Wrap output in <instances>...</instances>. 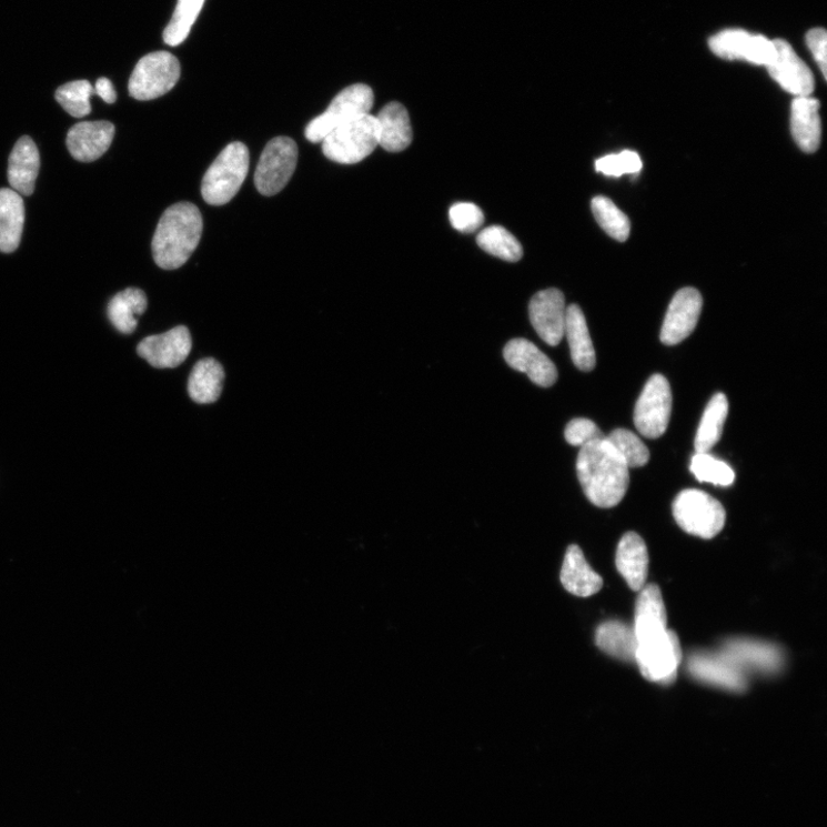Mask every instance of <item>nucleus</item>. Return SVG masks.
Instances as JSON below:
<instances>
[{"mask_svg":"<svg viewBox=\"0 0 827 827\" xmlns=\"http://www.w3.org/2000/svg\"><path fill=\"white\" fill-rule=\"evenodd\" d=\"M623 458L607 438L581 447L577 474L587 500L597 507L617 506L631 483V475Z\"/></svg>","mask_w":827,"mask_h":827,"instance_id":"f257e3e1","label":"nucleus"},{"mask_svg":"<svg viewBox=\"0 0 827 827\" xmlns=\"http://www.w3.org/2000/svg\"><path fill=\"white\" fill-rule=\"evenodd\" d=\"M203 216L195 205L182 202L162 214L152 241L158 266L174 271L191 258L203 235Z\"/></svg>","mask_w":827,"mask_h":827,"instance_id":"f03ea898","label":"nucleus"},{"mask_svg":"<svg viewBox=\"0 0 827 827\" xmlns=\"http://www.w3.org/2000/svg\"><path fill=\"white\" fill-rule=\"evenodd\" d=\"M250 169V153L245 144L234 142L219 154L202 183L204 201L213 206L228 204L239 193Z\"/></svg>","mask_w":827,"mask_h":827,"instance_id":"7ed1b4c3","label":"nucleus"},{"mask_svg":"<svg viewBox=\"0 0 827 827\" xmlns=\"http://www.w3.org/2000/svg\"><path fill=\"white\" fill-rule=\"evenodd\" d=\"M379 147L376 117H357L331 131L322 141L324 155L334 162L354 164L370 157Z\"/></svg>","mask_w":827,"mask_h":827,"instance_id":"20e7f679","label":"nucleus"},{"mask_svg":"<svg viewBox=\"0 0 827 827\" xmlns=\"http://www.w3.org/2000/svg\"><path fill=\"white\" fill-rule=\"evenodd\" d=\"M674 517L683 531L703 539L716 537L725 525L722 504L700 490H684L673 506Z\"/></svg>","mask_w":827,"mask_h":827,"instance_id":"39448f33","label":"nucleus"},{"mask_svg":"<svg viewBox=\"0 0 827 827\" xmlns=\"http://www.w3.org/2000/svg\"><path fill=\"white\" fill-rule=\"evenodd\" d=\"M374 92L366 84H353L341 91L324 113L313 119L305 130L311 143L322 141L342 124L361 115L370 114L374 105Z\"/></svg>","mask_w":827,"mask_h":827,"instance_id":"423d86ee","label":"nucleus"},{"mask_svg":"<svg viewBox=\"0 0 827 827\" xmlns=\"http://www.w3.org/2000/svg\"><path fill=\"white\" fill-rule=\"evenodd\" d=\"M181 78L179 59L158 51L143 57L129 80V93L138 101H152L169 93Z\"/></svg>","mask_w":827,"mask_h":827,"instance_id":"0eeeda50","label":"nucleus"},{"mask_svg":"<svg viewBox=\"0 0 827 827\" xmlns=\"http://www.w3.org/2000/svg\"><path fill=\"white\" fill-rule=\"evenodd\" d=\"M683 653L678 636L666 632L638 643L636 664L642 675L659 685H672L677 679Z\"/></svg>","mask_w":827,"mask_h":827,"instance_id":"6e6552de","label":"nucleus"},{"mask_svg":"<svg viewBox=\"0 0 827 827\" xmlns=\"http://www.w3.org/2000/svg\"><path fill=\"white\" fill-rule=\"evenodd\" d=\"M297 162V147L290 138L273 139L261 153L256 165L254 183L263 195L281 192L292 175Z\"/></svg>","mask_w":827,"mask_h":827,"instance_id":"1a4fd4ad","label":"nucleus"},{"mask_svg":"<svg viewBox=\"0 0 827 827\" xmlns=\"http://www.w3.org/2000/svg\"><path fill=\"white\" fill-rule=\"evenodd\" d=\"M673 411L668 380L653 375L646 383L635 410V424L646 438L656 440L667 432Z\"/></svg>","mask_w":827,"mask_h":827,"instance_id":"9d476101","label":"nucleus"},{"mask_svg":"<svg viewBox=\"0 0 827 827\" xmlns=\"http://www.w3.org/2000/svg\"><path fill=\"white\" fill-rule=\"evenodd\" d=\"M703 295L694 288L679 290L672 301L660 330V342L674 346L685 341L696 329L702 311Z\"/></svg>","mask_w":827,"mask_h":827,"instance_id":"9b49d317","label":"nucleus"},{"mask_svg":"<svg viewBox=\"0 0 827 827\" xmlns=\"http://www.w3.org/2000/svg\"><path fill=\"white\" fill-rule=\"evenodd\" d=\"M528 315L538 336L549 346L565 337L567 306L564 293L557 289L539 291L528 305Z\"/></svg>","mask_w":827,"mask_h":827,"instance_id":"f8f14e48","label":"nucleus"},{"mask_svg":"<svg viewBox=\"0 0 827 827\" xmlns=\"http://www.w3.org/2000/svg\"><path fill=\"white\" fill-rule=\"evenodd\" d=\"M687 669L699 682L740 693L748 687L746 673L723 653H694L688 657Z\"/></svg>","mask_w":827,"mask_h":827,"instance_id":"ddd939ff","label":"nucleus"},{"mask_svg":"<svg viewBox=\"0 0 827 827\" xmlns=\"http://www.w3.org/2000/svg\"><path fill=\"white\" fill-rule=\"evenodd\" d=\"M774 47L775 54L767 64L770 77L794 95H810L815 89V79L806 62L784 40H775Z\"/></svg>","mask_w":827,"mask_h":827,"instance_id":"4468645a","label":"nucleus"},{"mask_svg":"<svg viewBox=\"0 0 827 827\" xmlns=\"http://www.w3.org/2000/svg\"><path fill=\"white\" fill-rule=\"evenodd\" d=\"M712 51L725 60H746L766 65L775 54L774 42L765 37L750 36L744 30H724L709 41Z\"/></svg>","mask_w":827,"mask_h":827,"instance_id":"2eb2a0df","label":"nucleus"},{"mask_svg":"<svg viewBox=\"0 0 827 827\" xmlns=\"http://www.w3.org/2000/svg\"><path fill=\"white\" fill-rule=\"evenodd\" d=\"M192 350L190 331L179 325L168 333L150 336L141 342L139 354L154 369H177L182 365Z\"/></svg>","mask_w":827,"mask_h":827,"instance_id":"dca6fc26","label":"nucleus"},{"mask_svg":"<svg viewBox=\"0 0 827 827\" xmlns=\"http://www.w3.org/2000/svg\"><path fill=\"white\" fill-rule=\"evenodd\" d=\"M724 655L732 658L745 673L776 674L784 665L780 647L753 639H730L723 646Z\"/></svg>","mask_w":827,"mask_h":827,"instance_id":"f3484780","label":"nucleus"},{"mask_svg":"<svg viewBox=\"0 0 827 827\" xmlns=\"http://www.w3.org/2000/svg\"><path fill=\"white\" fill-rule=\"evenodd\" d=\"M504 356L513 370L526 374L539 386L549 387L557 380L553 361L532 342L512 340L505 346Z\"/></svg>","mask_w":827,"mask_h":827,"instance_id":"a211bd4d","label":"nucleus"},{"mask_svg":"<svg viewBox=\"0 0 827 827\" xmlns=\"http://www.w3.org/2000/svg\"><path fill=\"white\" fill-rule=\"evenodd\" d=\"M114 135L115 127L109 121H84L70 129L65 142L75 160L92 162L107 153Z\"/></svg>","mask_w":827,"mask_h":827,"instance_id":"6ab92c4d","label":"nucleus"},{"mask_svg":"<svg viewBox=\"0 0 827 827\" xmlns=\"http://www.w3.org/2000/svg\"><path fill=\"white\" fill-rule=\"evenodd\" d=\"M820 104L817 99L796 97L791 103L790 130L794 141L806 153L818 150L821 139Z\"/></svg>","mask_w":827,"mask_h":827,"instance_id":"aec40b11","label":"nucleus"},{"mask_svg":"<svg viewBox=\"0 0 827 827\" xmlns=\"http://www.w3.org/2000/svg\"><path fill=\"white\" fill-rule=\"evenodd\" d=\"M634 631L638 643L667 631V609L660 589L655 584L639 591Z\"/></svg>","mask_w":827,"mask_h":827,"instance_id":"412c9836","label":"nucleus"},{"mask_svg":"<svg viewBox=\"0 0 827 827\" xmlns=\"http://www.w3.org/2000/svg\"><path fill=\"white\" fill-rule=\"evenodd\" d=\"M648 551L644 539L636 533L625 534L617 547L616 567L633 591L639 592L648 576Z\"/></svg>","mask_w":827,"mask_h":827,"instance_id":"4be33fe9","label":"nucleus"},{"mask_svg":"<svg viewBox=\"0 0 827 827\" xmlns=\"http://www.w3.org/2000/svg\"><path fill=\"white\" fill-rule=\"evenodd\" d=\"M40 152L34 141L21 138L10 155L8 178L12 190L23 195L34 193L40 172Z\"/></svg>","mask_w":827,"mask_h":827,"instance_id":"5701e85b","label":"nucleus"},{"mask_svg":"<svg viewBox=\"0 0 827 827\" xmlns=\"http://www.w3.org/2000/svg\"><path fill=\"white\" fill-rule=\"evenodd\" d=\"M561 583L576 597L588 598L604 586V579L595 573L577 545L568 547L561 569Z\"/></svg>","mask_w":827,"mask_h":827,"instance_id":"b1692460","label":"nucleus"},{"mask_svg":"<svg viewBox=\"0 0 827 827\" xmlns=\"http://www.w3.org/2000/svg\"><path fill=\"white\" fill-rule=\"evenodd\" d=\"M379 123V145L387 152H402L413 141L410 114L401 103H390L376 117Z\"/></svg>","mask_w":827,"mask_h":827,"instance_id":"393cba45","label":"nucleus"},{"mask_svg":"<svg viewBox=\"0 0 827 827\" xmlns=\"http://www.w3.org/2000/svg\"><path fill=\"white\" fill-rule=\"evenodd\" d=\"M24 218L22 196L12 189H0V252L12 253L19 248Z\"/></svg>","mask_w":827,"mask_h":827,"instance_id":"a878e982","label":"nucleus"},{"mask_svg":"<svg viewBox=\"0 0 827 827\" xmlns=\"http://www.w3.org/2000/svg\"><path fill=\"white\" fill-rule=\"evenodd\" d=\"M224 382L221 363L212 357L198 361L190 374L188 392L196 404H213L219 401Z\"/></svg>","mask_w":827,"mask_h":827,"instance_id":"bb28decb","label":"nucleus"},{"mask_svg":"<svg viewBox=\"0 0 827 827\" xmlns=\"http://www.w3.org/2000/svg\"><path fill=\"white\" fill-rule=\"evenodd\" d=\"M565 336L568 340L575 366L583 372L593 371L597 357H595L586 319L578 305L567 307Z\"/></svg>","mask_w":827,"mask_h":827,"instance_id":"cd10ccee","label":"nucleus"},{"mask_svg":"<svg viewBox=\"0 0 827 827\" xmlns=\"http://www.w3.org/2000/svg\"><path fill=\"white\" fill-rule=\"evenodd\" d=\"M595 644L606 654L624 662H635L638 641L631 626L621 621L603 623L595 633Z\"/></svg>","mask_w":827,"mask_h":827,"instance_id":"c85d7f7f","label":"nucleus"},{"mask_svg":"<svg viewBox=\"0 0 827 827\" xmlns=\"http://www.w3.org/2000/svg\"><path fill=\"white\" fill-rule=\"evenodd\" d=\"M148 309V297L138 288H128L113 296L109 305V317L122 334L134 333L138 327V316Z\"/></svg>","mask_w":827,"mask_h":827,"instance_id":"c756f323","label":"nucleus"},{"mask_svg":"<svg viewBox=\"0 0 827 827\" xmlns=\"http://www.w3.org/2000/svg\"><path fill=\"white\" fill-rule=\"evenodd\" d=\"M727 414H729V402L726 395L715 394L705 410L696 441H694L697 453H709L719 442Z\"/></svg>","mask_w":827,"mask_h":827,"instance_id":"7c9ffc66","label":"nucleus"},{"mask_svg":"<svg viewBox=\"0 0 827 827\" xmlns=\"http://www.w3.org/2000/svg\"><path fill=\"white\" fill-rule=\"evenodd\" d=\"M205 0H179L172 20L163 31V41L170 47H179L189 37L200 17Z\"/></svg>","mask_w":827,"mask_h":827,"instance_id":"2f4dec72","label":"nucleus"},{"mask_svg":"<svg viewBox=\"0 0 827 827\" xmlns=\"http://www.w3.org/2000/svg\"><path fill=\"white\" fill-rule=\"evenodd\" d=\"M592 213L612 239L626 242L631 236V220L607 196H595L591 203Z\"/></svg>","mask_w":827,"mask_h":827,"instance_id":"473e14b6","label":"nucleus"},{"mask_svg":"<svg viewBox=\"0 0 827 827\" xmlns=\"http://www.w3.org/2000/svg\"><path fill=\"white\" fill-rule=\"evenodd\" d=\"M477 244L488 254L508 262H516L523 256L521 243L501 225H492L482 230Z\"/></svg>","mask_w":827,"mask_h":827,"instance_id":"72a5a7b5","label":"nucleus"},{"mask_svg":"<svg viewBox=\"0 0 827 827\" xmlns=\"http://www.w3.org/2000/svg\"><path fill=\"white\" fill-rule=\"evenodd\" d=\"M611 445L626 463L628 468H639L647 465L649 451L644 442L631 430L617 428L608 437Z\"/></svg>","mask_w":827,"mask_h":827,"instance_id":"f704fd0d","label":"nucleus"},{"mask_svg":"<svg viewBox=\"0 0 827 827\" xmlns=\"http://www.w3.org/2000/svg\"><path fill=\"white\" fill-rule=\"evenodd\" d=\"M690 472L699 482L714 485L730 486L736 480L734 470L709 453L694 455L690 462Z\"/></svg>","mask_w":827,"mask_h":827,"instance_id":"c9c22d12","label":"nucleus"},{"mask_svg":"<svg viewBox=\"0 0 827 827\" xmlns=\"http://www.w3.org/2000/svg\"><path fill=\"white\" fill-rule=\"evenodd\" d=\"M93 93L91 83L81 80L61 85L56 92V99L65 112L81 119L91 113L90 98Z\"/></svg>","mask_w":827,"mask_h":827,"instance_id":"e433bc0d","label":"nucleus"},{"mask_svg":"<svg viewBox=\"0 0 827 827\" xmlns=\"http://www.w3.org/2000/svg\"><path fill=\"white\" fill-rule=\"evenodd\" d=\"M595 170L606 177L621 178L625 174H639L643 170V161L637 152L623 151L619 154H609L595 162Z\"/></svg>","mask_w":827,"mask_h":827,"instance_id":"4c0bfd02","label":"nucleus"},{"mask_svg":"<svg viewBox=\"0 0 827 827\" xmlns=\"http://www.w3.org/2000/svg\"><path fill=\"white\" fill-rule=\"evenodd\" d=\"M451 223L461 233H474L483 223L482 210L472 203H457L450 210Z\"/></svg>","mask_w":827,"mask_h":827,"instance_id":"58836bf2","label":"nucleus"},{"mask_svg":"<svg viewBox=\"0 0 827 827\" xmlns=\"http://www.w3.org/2000/svg\"><path fill=\"white\" fill-rule=\"evenodd\" d=\"M565 438L571 445L583 447L591 442L606 438V436L593 421L575 418L568 423L565 430Z\"/></svg>","mask_w":827,"mask_h":827,"instance_id":"ea45409f","label":"nucleus"},{"mask_svg":"<svg viewBox=\"0 0 827 827\" xmlns=\"http://www.w3.org/2000/svg\"><path fill=\"white\" fill-rule=\"evenodd\" d=\"M826 40V31L823 28H814L807 34L808 48L818 63L825 80L827 74Z\"/></svg>","mask_w":827,"mask_h":827,"instance_id":"a19ab883","label":"nucleus"},{"mask_svg":"<svg viewBox=\"0 0 827 827\" xmlns=\"http://www.w3.org/2000/svg\"><path fill=\"white\" fill-rule=\"evenodd\" d=\"M94 93L103 99L108 104H114L117 102V91L113 83L107 79H99L94 87Z\"/></svg>","mask_w":827,"mask_h":827,"instance_id":"79ce46f5","label":"nucleus"}]
</instances>
